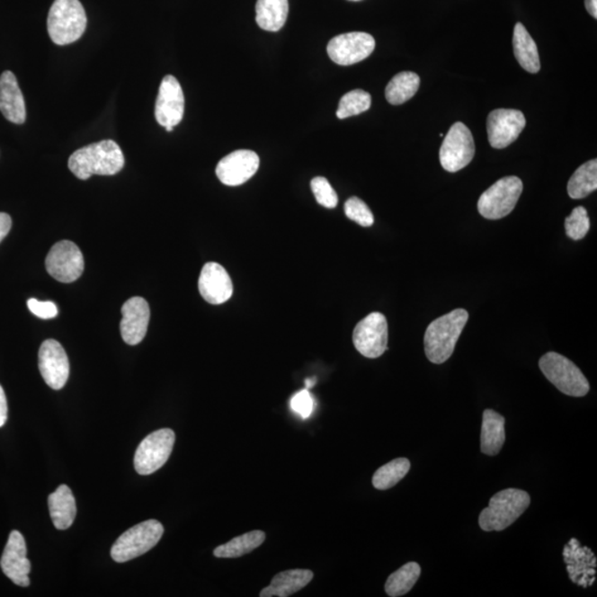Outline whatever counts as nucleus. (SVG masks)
I'll return each instance as SVG.
<instances>
[{
  "label": "nucleus",
  "instance_id": "32",
  "mask_svg": "<svg viewBox=\"0 0 597 597\" xmlns=\"http://www.w3.org/2000/svg\"><path fill=\"white\" fill-rule=\"evenodd\" d=\"M372 98L363 90H353L342 96L336 117L343 120L365 112L370 108Z\"/></svg>",
  "mask_w": 597,
  "mask_h": 597
},
{
  "label": "nucleus",
  "instance_id": "26",
  "mask_svg": "<svg viewBox=\"0 0 597 597\" xmlns=\"http://www.w3.org/2000/svg\"><path fill=\"white\" fill-rule=\"evenodd\" d=\"M289 13L288 0H258L256 21L263 31H279L285 26Z\"/></svg>",
  "mask_w": 597,
  "mask_h": 597
},
{
  "label": "nucleus",
  "instance_id": "6",
  "mask_svg": "<svg viewBox=\"0 0 597 597\" xmlns=\"http://www.w3.org/2000/svg\"><path fill=\"white\" fill-rule=\"evenodd\" d=\"M164 527L157 520H147L129 529L114 542L111 557L118 563H124L146 555L160 542Z\"/></svg>",
  "mask_w": 597,
  "mask_h": 597
},
{
  "label": "nucleus",
  "instance_id": "40",
  "mask_svg": "<svg viewBox=\"0 0 597 597\" xmlns=\"http://www.w3.org/2000/svg\"><path fill=\"white\" fill-rule=\"evenodd\" d=\"M586 11L592 17L597 18V0H585Z\"/></svg>",
  "mask_w": 597,
  "mask_h": 597
},
{
  "label": "nucleus",
  "instance_id": "19",
  "mask_svg": "<svg viewBox=\"0 0 597 597\" xmlns=\"http://www.w3.org/2000/svg\"><path fill=\"white\" fill-rule=\"evenodd\" d=\"M122 321L120 325L122 338L129 345L141 343L146 338L149 316V306L146 298L133 297L129 298L122 307Z\"/></svg>",
  "mask_w": 597,
  "mask_h": 597
},
{
  "label": "nucleus",
  "instance_id": "3",
  "mask_svg": "<svg viewBox=\"0 0 597 597\" xmlns=\"http://www.w3.org/2000/svg\"><path fill=\"white\" fill-rule=\"evenodd\" d=\"M531 498L527 491L509 488L500 491L490 499L487 508L481 512L479 526L484 531H503L512 526L529 508Z\"/></svg>",
  "mask_w": 597,
  "mask_h": 597
},
{
  "label": "nucleus",
  "instance_id": "38",
  "mask_svg": "<svg viewBox=\"0 0 597 597\" xmlns=\"http://www.w3.org/2000/svg\"><path fill=\"white\" fill-rule=\"evenodd\" d=\"M8 417V405L6 394L4 392L2 385H0V427H3L7 422Z\"/></svg>",
  "mask_w": 597,
  "mask_h": 597
},
{
  "label": "nucleus",
  "instance_id": "42",
  "mask_svg": "<svg viewBox=\"0 0 597 597\" xmlns=\"http://www.w3.org/2000/svg\"><path fill=\"white\" fill-rule=\"evenodd\" d=\"M165 129H166L167 132H172L173 129H174V128H173V127H166Z\"/></svg>",
  "mask_w": 597,
  "mask_h": 597
},
{
  "label": "nucleus",
  "instance_id": "25",
  "mask_svg": "<svg viewBox=\"0 0 597 597\" xmlns=\"http://www.w3.org/2000/svg\"><path fill=\"white\" fill-rule=\"evenodd\" d=\"M512 45L519 65L530 74H538L541 69V62L537 43L521 22H518L514 27Z\"/></svg>",
  "mask_w": 597,
  "mask_h": 597
},
{
  "label": "nucleus",
  "instance_id": "37",
  "mask_svg": "<svg viewBox=\"0 0 597 597\" xmlns=\"http://www.w3.org/2000/svg\"><path fill=\"white\" fill-rule=\"evenodd\" d=\"M27 305L33 315L43 320L54 319L58 315V307L51 301H40L32 298H29Z\"/></svg>",
  "mask_w": 597,
  "mask_h": 597
},
{
  "label": "nucleus",
  "instance_id": "10",
  "mask_svg": "<svg viewBox=\"0 0 597 597\" xmlns=\"http://www.w3.org/2000/svg\"><path fill=\"white\" fill-rule=\"evenodd\" d=\"M355 349L368 359H378L388 350V325L382 313L373 312L355 326Z\"/></svg>",
  "mask_w": 597,
  "mask_h": 597
},
{
  "label": "nucleus",
  "instance_id": "24",
  "mask_svg": "<svg viewBox=\"0 0 597 597\" xmlns=\"http://www.w3.org/2000/svg\"><path fill=\"white\" fill-rule=\"evenodd\" d=\"M313 579L310 570H289L278 573L272 584L260 592L262 597H288L306 587Z\"/></svg>",
  "mask_w": 597,
  "mask_h": 597
},
{
  "label": "nucleus",
  "instance_id": "35",
  "mask_svg": "<svg viewBox=\"0 0 597 597\" xmlns=\"http://www.w3.org/2000/svg\"><path fill=\"white\" fill-rule=\"evenodd\" d=\"M311 190L317 203L325 209H335L338 205V195L325 177H316L311 181Z\"/></svg>",
  "mask_w": 597,
  "mask_h": 597
},
{
  "label": "nucleus",
  "instance_id": "21",
  "mask_svg": "<svg viewBox=\"0 0 597 597\" xmlns=\"http://www.w3.org/2000/svg\"><path fill=\"white\" fill-rule=\"evenodd\" d=\"M0 112L14 124L26 121L25 99L19 88L16 76L11 71H4L0 76Z\"/></svg>",
  "mask_w": 597,
  "mask_h": 597
},
{
  "label": "nucleus",
  "instance_id": "27",
  "mask_svg": "<svg viewBox=\"0 0 597 597\" xmlns=\"http://www.w3.org/2000/svg\"><path fill=\"white\" fill-rule=\"evenodd\" d=\"M421 79L414 72H401L388 82L385 96L389 103L399 105L407 102L420 89Z\"/></svg>",
  "mask_w": 597,
  "mask_h": 597
},
{
  "label": "nucleus",
  "instance_id": "15",
  "mask_svg": "<svg viewBox=\"0 0 597 597\" xmlns=\"http://www.w3.org/2000/svg\"><path fill=\"white\" fill-rule=\"evenodd\" d=\"M0 566L4 575L18 586L27 587L31 584L29 575L31 571V563L27 558V546L25 538L16 530L9 534L8 542L3 553Z\"/></svg>",
  "mask_w": 597,
  "mask_h": 597
},
{
  "label": "nucleus",
  "instance_id": "22",
  "mask_svg": "<svg viewBox=\"0 0 597 597\" xmlns=\"http://www.w3.org/2000/svg\"><path fill=\"white\" fill-rule=\"evenodd\" d=\"M505 420L493 409H485L481 426L480 450L487 456H497L505 441Z\"/></svg>",
  "mask_w": 597,
  "mask_h": 597
},
{
  "label": "nucleus",
  "instance_id": "31",
  "mask_svg": "<svg viewBox=\"0 0 597 597\" xmlns=\"http://www.w3.org/2000/svg\"><path fill=\"white\" fill-rule=\"evenodd\" d=\"M411 469V462L407 459H397L380 467L374 474L372 483L374 488L388 490L397 485Z\"/></svg>",
  "mask_w": 597,
  "mask_h": 597
},
{
  "label": "nucleus",
  "instance_id": "20",
  "mask_svg": "<svg viewBox=\"0 0 597 597\" xmlns=\"http://www.w3.org/2000/svg\"><path fill=\"white\" fill-rule=\"evenodd\" d=\"M199 289L201 297L210 305H221L233 296V281L227 272L218 263H206L201 269Z\"/></svg>",
  "mask_w": 597,
  "mask_h": 597
},
{
  "label": "nucleus",
  "instance_id": "12",
  "mask_svg": "<svg viewBox=\"0 0 597 597\" xmlns=\"http://www.w3.org/2000/svg\"><path fill=\"white\" fill-rule=\"evenodd\" d=\"M375 49V40L367 32L336 36L327 45V55L340 66H352L367 59Z\"/></svg>",
  "mask_w": 597,
  "mask_h": 597
},
{
  "label": "nucleus",
  "instance_id": "13",
  "mask_svg": "<svg viewBox=\"0 0 597 597\" xmlns=\"http://www.w3.org/2000/svg\"><path fill=\"white\" fill-rule=\"evenodd\" d=\"M526 127V118L521 111L498 109L490 112L487 120V133L490 146L505 148L512 144Z\"/></svg>",
  "mask_w": 597,
  "mask_h": 597
},
{
  "label": "nucleus",
  "instance_id": "4",
  "mask_svg": "<svg viewBox=\"0 0 597 597\" xmlns=\"http://www.w3.org/2000/svg\"><path fill=\"white\" fill-rule=\"evenodd\" d=\"M86 22L80 0H55L48 13V33L56 45H70L84 35Z\"/></svg>",
  "mask_w": 597,
  "mask_h": 597
},
{
  "label": "nucleus",
  "instance_id": "34",
  "mask_svg": "<svg viewBox=\"0 0 597 597\" xmlns=\"http://www.w3.org/2000/svg\"><path fill=\"white\" fill-rule=\"evenodd\" d=\"M346 218L355 221L362 227H370L374 224V216L369 206L358 197H351L344 205Z\"/></svg>",
  "mask_w": 597,
  "mask_h": 597
},
{
  "label": "nucleus",
  "instance_id": "5",
  "mask_svg": "<svg viewBox=\"0 0 597 597\" xmlns=\"http://www.w3.org/2000/svg\"><path fill=\"white\" fill-rule=\"evenodd\" d=\"M544 377L563 394L584 397L590 391V383L584 374L566 356L556 352L544 354L539 361Z\"/></svg>",
  "mask_w": 597,
  "mask_h": 597
},
{
  "label": "nucleus",
  "instance_id": "2",
  "mask_svg": "<svg viewBox=\"0 0 597 597\" xmlns=\"http://www.w3.org/2000/svg\"><path fill=\"white\" fill-rule=\"evenodd\" d=\"M468 317V312L457 309L428 325L423 336V349L432 363L442 364L450 358Z\"/></svg>",
  "mask_w": 597,
  "mask_h": 597
},
{
  "label": "nucleus",
  "instance_id": "8",
  "mask_svg": "<svg viewBox=\"0 0 597 597\" xmlns=\"http://www.w3.org/2000/svg\"><path fill=\"white\" fill-rule=\"evenodd\" d=\"M174 444L175 432L170 428H162L144 438L134 456L137 473L147 476L161 469L170 459Z\"/></svg>",
  "mask_w": 597,
  "mask_h": 597
},
{
  "label": "nucleus",
  "instance_id": "41",
  "mask_svg": "<svg viewBox=\"0 0 597 597\" xmlns=\"http://www.w3.org/2000/svg\"><path fill=\"white\" fill-rule=\"evenodd\" d=\"M316 383V378L307 379L306 380L307 389H309V388H312L313 387H315Z\"/></svg>",
  "mask_w": 597,
  "mask_h": 597
},
{
  "label": "nucleus",
  "instance_id": "28",
  "mask_svg": "<svg viewBox=\"0 0 597 597\" xmlns=\"http://www.w3.org/2000/svg\"><path fill=\"white\" fill-rule=\"evenodd\" d=\"M266 540V534L260 530H254L248 533L234 538L227 543L215 548L214 556L220 558H236L253 552Z\"/></svg>",
  "mask_w": 597,
  "mask_h": 597
},
{
  "label": "nucleus",
  "instance_id": "23",
  "mask_svg": "<svg viewBox=\"0 0 597 597\" xmlns=\"http://www.w3.org/2000/svg\"><path fill=\"white\" fill-rule=\"evenodd\" d=\"M50 517L58 530H67L72 526L76 516L74 494L67 485H61L48 497Z\"/></svg>",
  "mask_w": 597,
  "mask_h": 597
},
{
  "label": "nucleus",
  "instance_id": "11",
  "mask_svg": "<svg viewBox=\"0 0 597 597\" xmlns=\"http://www.w3.org/2000/svg\"><path fill=\"white\" fill-rule=\"evenodd\" d=\"M46 269L56 281L71 283L82 276L85 259L80 248L69 240H62L51 248L46 258Z\"/></svg>",
  "mask_w": 597,
  "mask_h": 597
},
{
  "label": "nucleus",
  "instance_id": "7",
  "mask_svg": "<svg viewBox=\"0 0 597 597\" xmlns=\"http://www.w3.org/2000/svg\"><path fill=\"white\" fill-rule=\"evenodd\" d=\"M523 191L522 181L517 176L503 177L480 196L478 211L483 218L495 220L508 216L516 207Z\"/></svg>",
  "mask_w": 597,
  "mask_h": 597
},
{
  "label": "nucleus",
  "instance_id": "9",
  "mask_svg": "<svg viewBox=\"0 0 597 597\" xmlns=\"http://www.w3.org/2000/svg\"><path fill=\"white\" fill-rule=\"evenodd\" d=\"M476 147L473 134L464 123L457 122L450 129L440 151L442 168L456 173L473 161Z\"/></svg>",
  "mask_w": 597,
  "mask_h": 597
},
{
  "label": "nucleus",
  "instance_id": "1",
  "mask_svg": "<svg viewBox=\"0 0 597 597\" xmlns=\"http://www.w3.org/2000/svg\"><path fill=\"white\" fill-rule=\"evenodd\" d=\"M124 163L123 152L119 144L112 139H104L76 151L70 156L68 165L79 180L85 181L93 175L118 174L122 171Z\"/></svg>",
  "mask_w": 597,
  "mask_h": 597
},
{
  "label": "nucleus",
  "instance_id": "18",
  "mask_svg": "<svg viewBox=\"0 0 597 597\" xmlns=\"http://www.w3.org/2000/svg\"><path fill=\"white\" fill-rule=\"evenodd\" d=\"M563 557L573 584L584 589L594 584L597 560L590 548L582 547L579 540L571 539L563 550Z\"/></svg>",
  "mask_w": 597,
  "mask_h": 597
},
{
  "label": "nucleus",
  "instance_id": "36",
  "mask_svg": "<svg viewBox=\"0 0 597 597\" xmlns=\"http://www.w3.org/2000/svg\"><path fill=\"white\" fill-rule=\"evenodd\" d=\"M290 407L293 412L305 418V420L306 418H309L313 412V407H315V402H313L310 392L307 389H302V391L293 395L290 401Z\"/></svg>",
  "mask_w": 597,
  "mask_h": 597
},
{
  "label": "nucleus",
  "instance_id": "17",
  "mask_svg": "<svg viewBox=\"0 0 597 597\" xmlns=\"http://www.w3.org/2000/svg\"><path fill=\"white\" fill-rule=\"evenodd\" d=\"M259 156L249 149H238L228 154L216 167V175L223 184L239 186L245 184L259 168Z\"/></svg>",
  "mask_w": 597,
  "mask_h": 597
},
{
  "label": "nucleus",
  "instance_id": "14",
  "mask_svg": "<svg viewBox=\"0 0 597 597\" xmlns=\"http://www.w3.org/2000/svg\"><path fill=\"white\" fill-rule=\"evenodd\" d=\"M185 98L180 82L173 76H164L156 105V118L163 128L180 124L184 117Z\"/></svg>",
  "mask_w": 597,
  "mask_h": 597
},
{
  "label": "nucleus",
  "instance_id": "29",
  "mask_svg": "<svg viewBox=\"0 0 597 597\" xmlns=\"http://www.w3.org/2000/svg\"><path fill=\"white\" fill-rule=\"evenodd\" d=\"M597 189V161L592 160L581 165L567 184V192L573 200H582Z\"/></svg>",
  "mask_w": 597,
  "mask_h": 597
},
{
  "label": "nucleus",
  "instance_id": "39",
  "mask_svg": "<svg viewBox=\"0 0 597 597\" xmlns=\"http://www.w3.org/2000/svg\"><path fill=\"white\" fill-rule=\"evenodd\" d=\"M12 228L11 216L4 213H0V243L6 237Z\"/></svg>",
  "mask_w": 597,
  "mask_h": 597
},
{
  "label": "nucleus",
  "instance_id": "30",
  "mask_svg": "<svg viewBox=\"0 0 597 597\" xmlns=\"http://www.w3.org/2000/svg\"><path fill=\"white\" fill-rule=\"evenodd\" d=\"M422 569L416 562H409L401 569L389 575L385 592L391 597L403 596L408 593L420 579Z\"/></svg>",
  "mask_w": 597,
  "mask_h": 597
},
{
  "label": "nucleus",
  "instance_id": "43",
  "mask_svg": "<svg viewBox=\"0 0 597 597\" xmlns=\"http://www.w3.org/2000/svg\"><path fill=\"white\" fill-rule=\"evenodd\" d=\"M351 2H360V0H351Z\"/></svg>",
  "mask_w": 597,
  "mask_h": 597
},
{
  "label": "nucleus",
  "instance_id": "33",
  "mask_svg": "<svg viewBox=\"0 0 597 597\" xmlns=\"http://www.w3.org/2000/svg\"><path fill=\"white\" fill-rule=\"evenodd\" d=\"M591 221L584 207H576L566 219V235L573 240H581L589 233Z\"/></svg>",
  "mask_w": 597,
  "mask_h": 597
},
{
  "label": "nucleus",
  "instance_id": "16",
  "mask_svg": "<svg viewBox=\"0 0 597 597\" xmlns=\"http://www.w3.org/2000/svg\"><path fill=\"white\" fill-rule=\"evenodd\" d=\"M40 370L48 387L59 391L69 379L68 355L56 340H46L40 349Z\"/></svg>",
  "mask_w": 597,
  "mask_h": 597
}]
</instances>
